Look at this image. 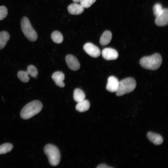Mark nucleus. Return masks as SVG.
Returning <instances> with one entry per match:
<instances>
[{"label":"nucleus","mask_w":168,"mask_h":168,"mask_svg":"<svg viewBox=\"0 0 168 168\" xmlns=\"http://www.w3.org/2000/svg\"><path fill=\"white\" fill-rule=\"evenodd\" d=\"M102 55L103 57L107 60H115L118 57L117 51L110 48H106L104 49L102 52Z\"/></svg>","instance_id":"obj_9"},{"label":"nucleus","mask_w":168,"mask_h":168,"mask_svg":"<svg viewBox=\"0 0 168 168\" xmlns=\"http://www.w3.org/2000/svg\"><path fill=\"white\" fill-rule=\"evenodd\" d=\"M83 48L85 52L93 57L97 58L100 54L99 49L92 43H87L85 44Z\"/></svg>","instance_id":"obj_6"},{"label":"nucleus","mask_w":168,"mask_h":168,"mask_svg":"<svg viewBox=\"0 0 168 168\" xmlns=\"http://www.w3.org/2000/svg\"><path fill=\"white\" fill-rule=\"evenodd\" d=\"M153 9V14L156 17L161 13L163 8L161 4L157 3L154 6Z\"/></svg>","instance_id":"obj_22"},{"label":"nucleus","mask_w":168,"mask_h":168,"mask_svg":"<svg viewBox=\"0 0 168 168\" xmlns=\"http://www.w3.org/2000/svg\"><path fill=\"white\" fill-rule=\"evenodd\" d=\"M147 135L148 139L155 145H160L163 142L162 137L158 134L149 132Z\"/></svg>","instance_id":"obj_13"},{"label":"nucleus","mask_w":168,"mask_h":168,"mask_svg":"<svg viewBox=\"0 0 168 168\" xmlns=\"http://www.w3.org/2000/svg\"><path fill=\"white\" fill-rule=\"evenodd\" d=\"M155 23L157 26H163L168 25V10L167 8L163 9L161 13L156 16Z\"/></svg>","instance_id":"obj_7"},{"label":"nucleus","mask_w":168,"mask_h":168,"mask_svg":"<svg viewBox=\"0 0 168 168\" xmlns=\"http://www.w3.org/2000/svg\"><path fill=\"white\" fill-rule=\"evenodd\" d=\"M65 60L68 66L71 69L76 71L80 68V63L74 56L71 54L67 55L66 56Z\"/></svg>","instance_id":"obj_8"},{"label":"nucleus","mask_w":168,"mask_h":168,"mask_svg":"<svg viewBox=\"0 0 168 168\" xmlns=\"http://www.w3.org/2000/svg\"><path fill=\"white\" fill-rule=\"evenodd\" d=\"M162 62L161 55L155 53L150 56L142 57L140 60L139 63L141 66L145 69L155 70L160 67Z\"/></svg>","instance_id":"obj_2"},{"label":"nucleus","mask_w":168,"mask_h":168,"mask_svg":"<svg viewBox=\"0 0 168 168\" xmlns=\"http://www.w3.org/2000/svg\"><path fill=\"white\" fill-rule=\"evenodd\" d=\"M96 0H81L80 2V4L84 8H88L90 7Z\"/></svg>","instance_id":"obj_23"},{"label":"nucleus","mask_w":168,"mask_h":168,"mask_svg":"<svg viewBox=\"0 0 168 168\" xmlns=\"http://www.w3.org/2000/svg\"><path fill=\"white\" fill-rule=\"evenodd\" d=\"M119 81L115 77L111 76L108 79L106 85L107 90L111 92H116L117 90Z\"/></svg>","instance_id":"obj_10"},{"label":"nucleus","mask_w":168,"mask_h":168,"mask_svg":"<svg viewBox=\"0 0 168 168\" xmlns=\"http://www.w3.org/2000/svg\"><path fill=\"white\" fill-rule=\"evenodd\" d=\"M13 147V145L8 143L0 145V154H4L11 152Z\"/></svg>","instance_id":"obj_19"},{"label":"nucleus","mask_w":168,"mask_h":168,"mask_svg":"<svg viewBox=\"0 0 168 168\" xmlns=\"http://www.w3.org/2000/svg\"><path fill=\"white\" fill-rule=\"evenodd\" d=\"M43 107L42 103L38 100H35L26 104L20 112L21 117L24 119H29L41 110Z\"/></svg>","instance_id":"obj_1"},{"label":"nucleus","mask_w":168,"mask_h":168,"mask_svg":"<svg viewBox=\"0 0 168 168\" xmlns=\"http://www.w3.org/2000/svg\"><path fill=\"white\" fill-rule=\"evenodd\" d=\"M29 75L33 77H35L38 74V71L36 68L33 65H29L26 71Z\"/></svg>","instance_id":"obj_21"},{"label":"nucleus","mask_w":168,"mask_h":168,"mask_svg":"<svg viewBox=\"0 0 168 168\" xmlns=\"http://www.w3.org/2000/svg\"><path fill=\"white\" fill-rule=\"evenodd\" d=\"M52 78L57 85L62 87L64 86L63 80L65 76L62 72L57 71L54 72L52 75Z\"/></svg>","instance_id":"obj_12"},{"label":"nucleus","mask_w":168,"mask_h":168,"mask_svg":"<svg viewBox=\"0 0 168 168\" xmlns=\"http://www.w3.org/2000/svg\"><path fill=\"white\" fill-rule=\"evenodd\" d=\"M84 8L80 4L74 3L70 4L68 7V10L70 14L78 15L82 13L84 11Z\"/></svg>","instance_id":"obj_11"},{"label":"nucleus","mask_w":168,"mask_h":168,"mask_svg":"<svg viewBox=\"0 0 168 168\" xmlns=\"http://www.w3.org/2000/svg\"><path fill=\"white\" fill-rule=\"evenodd\" d=\"M90 107L89 102L88 100L84 99L78 102L76 105V109L80 112H84L88 110Z\"/></svg>","instance_id":"obj_15"},{"label":"nucleus","mask_w":168,"mask_h":168,"mask_svg":"<svg viewBox=\"0 0 168 168\" xmlns=\"http://www.w3.org/2000/svg\"><path fill=\"white\" fill-rule=\"evenodd\" d=\"M51 38L54 42L57 44L61 43L63 40L62 35L58 31H55L52 33Z\"/></svg>","instance_id":"obj_18"},{"label":"nucleus","mask_w":168,"mask_h":168,"mask_svg":"<svg viewBox=\"0 0 168 168\" xmlns=\"http://www.w3.org/2000/svg\"><path fill=\"white\" fill-rule=\"evenodd\" d=\"M135 80L132 77H127L119 82L118 87L116 92L118 96H122L124 94L133 91L136 87Z\"/></svg>","instance_id":"obj_3"},{"label":"nucleus","mask_w":168,"mask_h":168,"mask_svg":"<svg viewBox=\"0 0 168 168\" xmlns=\"http://www.w3.org/2000/svg\"><path fill=\"white\" fill-rule=\"evenodd\" d=\"M112 38V34L109 30L105 31L101 35L100 40V44L102 45H105L110 42Z\"/></svg>","instance_id":"obj_14"},{"label":"nucleus","mask_w":168,"mask_h":168,"mask_svg":"<svg viewBox=\"0 0 168 168\" xmlns=\"http://www.w3.org/2000/svg\"><path fill=\"white\" fill-rule=\"evenodd\" d=\"M44 151L51 165L55 166L59 164L60 155L59 150L56 147L52 144H48L44 147Z\"/></svg>","instance_id":"obj_4"},{"label":"nucleus","mask_w":168,"mask_h":168,"mask_svg":"<svg viewBox=\"0 0 168 168\" xmlns=\"http://www.w3.org/2000/svg\"><path fill=\"white\" fill-rule=\"evenodd\" d=\"M21 25L23 33L29 40L33 42L37 40L38 38L37 34L27 17H24L22 18Z\"/></svg>","instance_id":"obj_5"},{"label":"nucleus","mask_w":168,"mask_h":168,"mask_svg":"<svg viewBox=\"0 0 168 168\" xmlns=\"http://www.w3.org/2000/svg\"><path fill=\"white\" fill-rule=\"evenodd\" d=\"M97 168H110L111 167L108 166L105 164H102L99 165L97 167Z\"/></svg>","instance_id":"obj_25"},{"label":"nucleus","mask_w":168,"mask_h":168,"mask_svg":"<svg viewBox=\"0 0 168 168\" xmlns=\"http://www.w3.org/2000/svg\"><path fill=\"white\" fill-rule=\"evenodd\" d=\"M74 3H78L80 2L81 0H72Z\"/></svg>","instance_id":"obj_26"},{"label":"nucleus","mask_w":168,"mask_h":168,"mask_svg":"<svg viewBox=\"0 0 168 168\" xmlns=\"http://www.w3.org/2000/svg\"><path fill=\"white\" fill-rule=\"evenodd\" d=\"M8 13L7 9L4 6H0V21L5 18Z\"/></svg>","instance_id":"obj_24"},{"label":"nucleus","mask_w":168,"mask_h":168,"mask_svg":"<svg viewBox=\"0 0 168 168\" xmlns=\"http://www.w3.org/2000/svg\"><path fill=\"white\" fill-rule=\"evenodd\" d=\"M10 38V35L7 32L2 31L0 32V50L5 47Z\"/></svg>","instance_id":"obj_16"},{"label":"nucleus","mask_w":168,"mask_h":168,"mask_svg":"<svg viewBox=\"0 0 168 168\" xmlns=\"http://www.w3.org/2000/svg\"><path fill=\"white\" fill-rule=\"evenodd\" d=\"M28 74L26 71H20L17 73V76L18 78L22 82L27 83L30 80Z\"/></svg>","instance_id":"obj_20"},{"label":"nucleus","mask_w":168,"mask_h":168,"mask_svg":"<svg viewBox=\"0 0 168 168\" xmlns=\"http://www.w3.org/2000/svg\"><path fill=\"white\" fill-rule=\"evenodd\" d=\"M73 96L74 100L78 102L85 99V95L82 90L76 88L74 90Z\"/></svg>","instance_id":"obj_17"}]
</instances>
